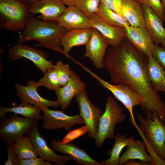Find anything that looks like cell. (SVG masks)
Instances as JSON below:
<instances>
[{"instance_id": "cell-43", "label": "cell", "mask_w": 165, "mask_h": 165, "mask_svg": "<svg viewBox=\"0 0 165 165\" xmlns=\"http://www.w3.org/2000/svg\"><path fill=\"white\" fill-rule=\"evenodd\" d=\"M163 159L165 161V145L163 149Z\"/></svg>"}, {"instance_id": "cell-12", "label": "cell", "mask_w": 165, "mask_h": 165, "mask_svg": "<svg viewBox=\"0 0 165 165\" xmlns=\"http://www.w3.org/2000/svg\"><path fill=\"white\" fill-rule=\"evenodd\" d=\"M34 80H28L27 86L16 83L15 88L17 92L16 95L21 102L28 103L37 106L42 111L49 108H58L59 106L58 101H51L42 97L37 91L38 87L34 84Z\"/></svg>"}, {"instance_id": "cell-20", "label": "cell", "mask_w": 165, "mask_h": 165, "mask_svg": "<svg viewBox=\"0 0 165 165\" xmlns=\"http://www.w3.org/2000/svg\"><path fill=\"white\" fill-rule=\"evenodd\" d=\"M141 5L145 27L151 35L154 44H161L165 38V28L163 25V21L151 7Z\"/></svg>"}, {"instance_id": "cell-1", "label": "cell", "mask_w": 165, "mask_h": 165, "mask_svg": "<svg viewBox=\"0 0 165 165\" xmlns=\"http://www.w3.org/2000/svg\"><path fill=\"white\" fill-rule=\"evenodd\" d=\"M148 57L138 51L128 41L106 51L104 68L109 74L111 82L123 84L133 89L139 96L141 107L152 119L157 115L165 123V104L153 89L147 73Z\"/></svg>"}, {"instance_id": "cell-9", "label": "cell", "mask_w": 165, "mask_h": 165, "mask_svg": "<svg viewBox=\"0 0 165 165\" xmlns=\"http://www.w3.org/2000/svg\"><path fill=\"white\" fill-rule=\"evenodd\" d=\"M75 97L79 106V115L83 119L84 124L89 128L88 135L90 138L94 139L103 111L91 102L86 89L82 90Z\"/></svg>"}, {"instance_id": "cell-32", "label": "cell", "mask_w": 165, "mask_h": 165, "mask_svg": "<svg viewBox=\"0 0 165 165\" xmlns=\"http://www.w3.org/2000/svg\"><path fill=\"white\" fill-rule=\"evenodd\" d=\"M141 5H144L151 7L161 19L164 21L165 9L161 0H136Z\"/></svg>"}, {"instance_id": "cell-35", "label": "cell", "mask_w": 165, "mask_h": 165, "mask_svg": "<svg viewBox=\"0 0 165 165\" xmlns=\"http://www.w3.org/2000/svg\"><path fill=\"white\" fill-rule=\"evenodd\" d=\"M152 56L165 71V47L155 44Z\"/></svg>"}, {"instance_id": "cell-37", "label": "cell", "mask_w": 165, "mask_h": 165, "mask_svg": "<svg viewBox=\"0 0 165 165\" xmlns=\"http://www.w3.org/2000/svg\"><path fill=\"white\" fill-rule=\"evenodd\" d=\"M123 0H100V2L108 8L122 16L121 7Z\"/></svg>"}, {"instance_id": "cell-33", "label": "cell", "mask_w": 165, "mask_h": 165, "mask_svg": "<svg viewBox=\"0 0 165 165\" xmlns=\"http://www.w3.org/2000/svg\"><path fill=\"white\" fill-rule=\"evenodd\" d=\"M141 137L147 151L149 152L152 160V165H165V161L156 153L155 151L147 141L144 134L141 130L138 131Z\"/></svg>"}, {"instance_id": "cell-18", "label": "cell", "mask_w": 165, "mask_h": 165, "mask_svg": "<svg viewBox=\"0 0 165 165\" xmlns=\"http://www.w3.org/2000/svg\"><path fill=\"white\" fill-rule=\"evenodd\" d=\"M57 22L69 31L92 28L90 18L75 6L66 8Z\"/></svg>"}, {"instance_id": "cell-10", "label": "cell", "mask_w": 165, "mask_h": 165, "mask_svg": "<svg viewBox=\"0 0 165 165\" xmlns=\"http://www.w3.org/2000/svg\"><path fill=\"white\" fill-rule=\"evenodd\" d=\"M42 128L44 130H51L64 128L70 130L77 124H84L80 115L70 116L62 111L48 108L43 111Z\"/></svg>"}, {"instance_id": "cell-25", "label": "cell", "mask_w": 165, "mask_h": 165, "mask_svg": "<svg viewBox=\"0 0 165 165\" xmlns=\"http://www.w3.org/2000/svg\"><path fill=\"white\" fill-rule=\"evenodd\" d=\"M127 147L126 151L120 157L119 165H123L129 160L136 159L150 163L152 165L151 158L146 152L143 142L140 140H135Z\"/></svg>"}, {"instance_id": "cell-11", "label": "cell", "mask_w": 165, "mask_h": 165, "mask_svg": "<svg viewBox=\"0 0 165 165\" xmlns=\"http://www.w3.org/2000/svg\"><path fill=\"white\" fill-rule=\"evenodd\" d=\"M28 134L38 156L44 160L52 162L57 165H65L68 161L73 160L69 155L57 154L53 149L49 148L46 139L40 133L38 123Z\"/></svg>"}, {"instance_id": "cell-38", "label": "cell", "mask_w": 165, "mask_h": 165, "mask_svg": "<svg viewBox=\"0 0 165 165\" xmlns=\"http://www.w3.org/2000/svg\"><path fill=\"white\" fill-rule=\"evenodd\" d=\"M51 163L37 157L27 159L19 160V165H52Z\"/></svg>"}, {"instance_id": "cell-47", "label": "cell", "mask_w": 165, "mask_h": 165, "mask_svg": "<svg viewBox=\"0 0 165 165\" xmlns=\"http://www.w3.org/2000/svg\"><path fill=\"white\" fill-rule=\"evenodd\" d=\"M164 23H165V19H164Z\"/></svg>"}, {"instance_id": "cell-4", "label": "cell", "mask_w": 165, "mask_h": 165, "mask_svg": "<svg viewBox=\"0 0 165 165\" xmlns=\"http://www.w3.org/2000/svg\"><path fill=\"white\" fill-rule=\"evenodd\" d=\"M30 14L19 0H0V27L12 31L24 30Z\"/></svg>"}, {"instance_id": "cell-8", "label": "cell", "mask_w": 165, "mask_h": 165, "mask_svg": "<svg viewBox=\"0 0 165 165\" xmlns=\"http://www.w3.org/2000/svg\"><path fill=\"white\" fill-rule=\"evenodd\" d=\"M8 56L13 61L22 57L27 58L32 61L43 74L49 69L55 68L52 61L48 60L49 56L46 53L27 45L18 43L9 50Z\"/></svg>"}, {"instance_id": "cell-17", "label": "cell", "mask_w": 165, "mask_h": 165, "mask_svg": "<svg viewBox=\"0 0 165 165\" xmlns=\"http://www.w3.org/2000/svg\"><path fill=\"white\" fill-rule=\"evenodd\" d=\"M89 18L92 28L97 30L111 46H117L126 37L125 28L110 25L103 21L96 14Z\"/></svg>"}, {"instance_id": "cell-6", "label": "cell", "mask_w": 165, "mask_h": 165, "mask_svg": "<svg viewBox=\"0 0 165 165\" xmlns=\"http://www.w3.org/2000/svg\"><path fill=\"white\" fill-rule=\"evenodd\" d=\"M0 124V137L6 143H14L24 134L29 132L38 123L33 120L13 113L9 117L2 119Z\"/></svg>"}, {"instance_id": "cell-26", "label": "cell", "mask_w": 165, "mask_h": 165, "mask_svg": "<svg viewBox=\"0 0 165 165\" xmlns=\"http://www.w3.org/2000/svg\"><path fill=\"white\" fill-rule=\"evenodd\" d=\"M114 139L115 143L109 153L110 157L100 162L102 165H119L120 155L123 149L135 140L134 136L127 138L125 134H119L115 135Z\"/></svg>"}, {"instance_id": "cell-30", "label": "cell", "mask_w": 165, "mask_h": 165, "mask_svg": "<svg viewBox=\"0 0 165 165\" xmlns=\"http://www.w3.org/2000/svg\"><path fill=\"white\" fill-rule=\"evenodd\" d=\"M100 0H77L75 6L90 18L97 12Z\"/></svg>"}, {"instance_id": "cell-39", "label": "cell", "mask_w": 165, "mask_h": 165, "mask_svg": "<svg viewBox=\"0 0 165 165\" xmlns=\"http://www.w3.org/2000/svg\"><path fill=\"white\" fill-rule=\"evenodd\" d=\"M151 163L148 162L142 161H137L135 160H129L124 163L123 165H149Z\"/></svg>"}, {"instance_id": "cell-22", "label": "cell", "mask_w": 165, "mask_h": 165, "mask_svg": "<svg viewBox=\"0 0 165 165\" xmlns=\"http://www.w3.org/2000/svg\"><path fill=\"white\" fill-rule=\"evenodd\" d=\"M121 13L130 26L145 27L142 5L136 0H123Z\"/></svg>"}, {"instance_id": "cell-28", "label": "cell", "mask_w": 165, "mask_h": 165, "mask_svg": "<svg viewBox=\"0 0 165 165\" xmlns=\"http://www.w3.org/2000/svg\"><path fill=\"white\" fill-rule=\"evenodd\" d=\"M96 14L103 21L112 26L125 28L129 23L121 15L100 3Z\"/></svg>"}, {"instance_id": "cell-19", "label": "cell", "mask_w": 165, "mask_h": 165, "mask_svg": "<svg viewBox=\"0 0 165 165\" xmlns=\"http://www.w3.org/2000/svg\"><path fill=\"white\" fill-rule=\"evenodd\" d=\"M53 149L56 151L71 156L77 164L82 165H102L83 149L70 142L62 143L56 139L51 141Z\"/></svg>"}, {"instance_id": "cell-7", "label": "cell", "mask_w": 165, "mask_h": 165, "mask_svg": "<svg viewBox=\"0 0 165 165\" xmlns=\"http://www.w3.org/2000/svg\"><path fill=\"white\" fill-rule=\"evenodd\" d=\"M139 128L144 134L148 143L163 159L165 145V124L156 115L153 119L149 116L146 118L138 113Z\"/></svg>"}, {"instance_id": "cell-14", "label": "cell", "mask_w": 165, "mask_h": 165, "mask_svg": "<svg viewBox=\"0 0 165 165\" xmlns=\"http://www.w3.org/2000/svg\"><path fill=\"white\" fill-rule=\"evenodd\" d=\"M55 91L62 110H66L69 107L72 99L83 90L87 85L72 69L71 76L67 83Z\"/></svg>"}, {"instance_id": "cell-21", "label": "cell", "mask_w": 165, "mask_h": 165, "mask_svg": "<svg viewBox=\"0 0 165 165\" xmlns=\"http://www.w3.org/2000/svg\"><path fill=\"white\" fill-rule=\"evenodd\" d=\"M92 28L75 29L69 31L61 40L64 55L71 58L68 54L73 47L81 45L85 46L92 34Z\"/></svg>"}, {"instance_id": "cell-16", "label": "cell", "mask_w": 165, "mask_h": 165, "mask_svg": "<svg viewBox=\"0 0 165 165\" xmlns=\"http://www.w3.org/2000/svg\"><path fill=\"white\" fill-rule=\"evenodd\" d=\"M66 8L61 0H40L30 7L29 10L32 15L40 13L38 17L42 21H57Z\"/></svg>"}, {"instance_id": "cell-13", "label": "cell", "mask_w": 165, "mask_h": 165, "mask_svg": "<svg viewBox=\"0 0 165 165\" xmlns=\"http://www.w3.org/2000/svg\"><path fill=\"white\" fill-rule=\"evenodd\" d=\"M108 44L100 32L92 28L91 36L85 45V57L89 58L97 69L104 68V57Z\"/></svg>"}, {"instance_id": "cell-45", "label": "cell", "mask_w": 165, "mask_h": 165, "mask_svg": "<svg viewBox=\"0 0 165 165\" xmlns=\"http://www.w3.org/2000/svg\"><path fill=\"white\" fill-rule=\"evenodd\" d=\"M163 92L165 93V90Z\"/></svg>"}, {"instance_id": "cell-24", "label": "cell", "mask_w": 165, "mask_h": 165, "mask_svg": "<svg viewBox=\"0 0 165 165\" xmlns=\"http://www.w3.org/2000/svg\"><path fill=\"white\" fill-rule=\"evenodd\" d=\"M147 73L148 79L156 92L165 90V71L152 56L148 57Z\"/></svg>"}, {"instance_id": "cell-41", "label": "cell", "mask_w": 165, "mask_h": 165, "mask_svg": "<svg viewBox=\"0 0 165 165\" xmlns=\"http://www.w3.org/2000/svg\"><path fill=\"white\" fill-rule=\"evenodd\" d=\"M65 5L68 6H75L77 0H61Z\"/></svg>"}, {"instance_id": "cell-15", "label": "cell", "mask_w": 165, "mask_h": 165, "mask_svg": "<svg viewBox=\"0 0 165 165\" xmlns=\"http://www.w3.org/2000/svg\"><path fill=\"white\" fill-rule=\"evenodd\" d=\"M127 37L139 52L148 57L152 55L155 44L145 27L128 26L125 28Z\"/></svg>"}, {"instance_id": "cell-34", "label": "cell", "mask_w": 165, "mask_h": 165, "mask_svg": "<svg viewBox=\"0 0 165 165\" xmlns=\"http://www.w3.org/2000/svg\"><path fill=\"white\" fill-rule=\"evenodd\" d=\"M89 128L86 125L77 129L71 130L63 138L61 142L62 143L70 142L86 134Z\"/></svg>"}, {"instance_id": "cell-5", "label": "cell", "mask_w": 165, "mask_h": 165, "mask_svg": "<svg viewBox=\"0 0 165 165\" xmlns=\"http://www.w3.org/2000/svg\"><path fill=\"white\" fill-rule=\"evenodd\" d=\"M77 64L95 78L101 86L111 92L115 97L123 104L129 113L130 121L137 130H139L133 113V108L137 105H140L141 103L138 95L129 86L121 83L112 84L103 79L80 62H78Z\"/></svg>"}, {"instance_id": "cell-31", "label": "cell", "mask_w": 165, "mask_h": 165, "mask_svg": "<svg viewBox=\"0 0 165 165\" xmlns=\"http://www.w3.org/2000/svg\"><path fill=\"white\" fill-rule=\"evenodd\" d=\"M57 74L58 81L62 86L65 85L68 81L71 76L72 69H70L68 64L63 63L60 61L57 62L55 65Z\"/></svg>"}, {"instance_id": "cell-3", "label": "cell", "mask_w": 165, "mask_h": 165, "mask_svg": "<svg viewBox=\"0 0 165 165\" xmlns=\"http://www.w3.org/2000/svg\"><path fill=\"white\" fill-rule=\"evenodd\" d=\"M126 119L122 107L112 96L106 100L104 112L99 120L97 131L94 138L97 147L101 146L107 138L114 139L116 126Z\"/></svg>"}, {"instance_id": "cell-23", "label": "cell", "mask_w": 165, "mask_h": 165, "mask_svg": "<svg viewBox=\"0 0 165 165\" xmlns=\"http://www.w3.org/2000/svg\"><path fill=\"white\" fill-rule=\"evenodd\" d=\"M42 111L38 106L28 103L21 102L20 104L10 107L2 106L0 107V118L5 117L7 112H12L33 120L42 119L41 114Z\"/></svg>"}, {"instance_id": "cell-44", "label": "cell", "mask_w": 165, "mask_h": 165, "mask_svg": "<svg viewBox=\"0 0 165 165\" xmlns=\"http://www.w3.org/2000/svg\"><path fill=\"white\" fill-rule=\"evenodd\" d=\"M161 1L165 9V0H161Z\"/></svg>"}, {"instance_id": "cell-29", "label": "cell", "mask_w": 165, "mask_h": 165, "mask_svg": "<svg viewBox=\"0 0 165 165\" xmlns=\"http://www.w3.org/2000/svg\"><path fill=\"white\" fill-rule=\"evenodd\" d=\"M43 76L39 80L34 81V85L38 87L44 86L50 90L55 91L61 86L60 84L57 73L55 68L47 70Z\"/></svg>"}, {"instance_id": "cell-40", "label": "cell", "mask_w": 165, "mask_h": 165, "mask_svg": "<svg viewBox=\"0 0 165 165\" xmlns=\"http://www.w3.org/2000/svg\"><path fill=\"white\" fill-rule=\"evenodd\" d=\"M28 8L40 0H19Z\"/></svg>"}, {"instance_id": "cell-46", "label": "cell", "mask_w": 165, "mask_h": 165, "mask_svg": "<svg viewBox=\"0 0 165 165\" xmlns=\"http://www.w3.org/2000/svg\"><path fill=\"white\" fill-rule=\"evenodd\" d=\"M164 16H165V13H164Z\"/></svg>"}, {"instance_id": "cell-36", "label": "cell", "mask_w": 165, "mask_h": 165, "mask_svg": "<svg viewBox=\"0 0 165 165\" xmlns=\"http://www.w3.org/2000/svg\"><path fill=\"white\" fill-rule=\"evenodd\" d=\"M6 146L8 153V158L4 165H19V159L13 143H6Z\"/></svg>"}, {"instance_id": "cell-2", "label": "cell", "mask_w": 165, "mask_h": 165, "mask_svg": "<svg viewBox=\"0 0 165 165\" xmlns=\"http://www.w3.org/2000/svg\"><path fill=\"white\" fill-rule=\"evenodd\" d=\"M68 31L56 21L40 20L30 14L18 43L22 44L27 41L35 40L39 46L64 54L61 40Z\"/></svg>"}, {"instance_id": "cell-27", "label": "cell", "mask_w": 165, "mask_h": 165, "mask_svg": "<svg viewBox=\"0 0 165 165\" xmlns=\"http://www.w3.org/2000/svg\"><path fill=\"white\" fill-rule=\"evenodd\" d=\"M13 145L19 160L35 158L38 156L28 134L18 138Z\"/></svg>"}, {"instance_id": "cell-42", "label": "cell", "mask_w": 165, "mask_h": 165, "mask_svg": "<svg viewBox=\"0 0 165 165\" xmlns=\"http://www.w3.org/2000/svg\"><path fill=\"white\" fill-rule=\"evenodd\" d=\"M162 46L165 47V38L161 44Z\"/></svg>"}]
</instances>
